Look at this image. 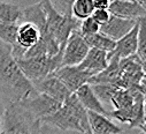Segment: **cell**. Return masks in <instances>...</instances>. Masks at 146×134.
Wrapping results in <instances>:
<instances>
[{
    "mask_svg": "<svg viewBox=\"0 0 146 134\" xmlns=\"http://www.w3.org/2000/svg\"><path fill=\"white\" fill-rule=\"evenodd\" d=\"M137 89H138L143 95L146 96V79H145V78L141 80V82H140V84L137 87Z\"/></svg>",
    "mask_w": 146,
    "mask_h": 134,
    "instance_id": "cell-30",
    "label": "cell"
},
{
    "mask_svg": "<svg viewBox=\"0 0 146 134\" xmlns=\"http://www.w3.org/2000/svg\"><path fill=\"white\" fill-rule=\"evenodd\" d=\"M40 134H81V133H76V132H64V131H60L55 127L45 125V124H40Z\"/></svg>",
    "mask_w": 146,
    "mask_h": 134,
    "instance_id": "cell-27",
    "label": "cell"
},
{
    "mask_svg": "<svg viewBox=\"0 0 146 134\" xmlns=\"http://www.w3.org/2000/svg\"><path fill=\"white\" fill-rule=\"evenodd\" d=\"M139 128L141 129V132H143L144 134H146V123H145V124H143V125H141Z\"/></svg>",
    "mask_w": 146,
    "mask_h": 134,
    "instance_id": "cell-34",
    "label": "cell"
},
{
    "mask_svg": "<svg viewBox=\"0 0 146 134\" xmlns=\"http://www.w3.org/2000/svg\"><path fill=\"white\" fill-rule=\"evenodd\" d=\"M138 3H139V5L146 11V0H140V1H138Z\"/></svg>",
    "mask_w": 146,
    "mask_h": 134,
    "instance_id": "cell-31",
    "label": "cell"
},
{
    "mask_svg": "<svg viewBox=\"0 0 146 134\" xmlns=\"http://www.w3.org/2000/svg\"><path fill=\"white\" fill-rule=\"evenodd\" d=\"M108 12L113 16L125 20H139L146 17V11L139 5L138 1H127V0H114L111 1Z\"/></svg>",
    "mask_w": 146,
    "mask_h": 134,
    "instance_id": "cell-12",
    "label": "cell"
},
{
    "mask_svg": "<svg viewBox=\"0 0 146 134\" xmlns=\"http://www.w3.org/2000/svg\"><path fill=\"white\" fill-rule=\"evenodd\" d=\"M144 118H145V123H146V96H145V102H144Z\"/></svg>",
    "mask_w": 146,
    "mask_h": 134,
    "instance_id": "cell-33",
    "label": "cell"
},
{
    "mask_svg": "<svg viewBox=\"0 0 146 134\" xmlns=\"http://www.w3.org/2000/svg\"><path fill=\"white\" fill-rule=\"evenodd\" d=\"M91 87H92L96 96L99 98V100L101 103L106 102V103H109V104H111V99H112L113 95L119 89L116 87L108 86V84H94V86H91Z\"/></svg>",
    "mask_w": 146,
    "mask_h": 134,
    "instance_id": "cell-24",
    "label": "cell"
},
{
    "mask_svg": "<svg viewBox=\"0 0 146 134\" xmlns=\"http://www.w3.org/2000/svg\"><path fill=\"white\" fill-rule=\"evenodd\" d=\"M89 51H90V48L86 44L85 38L81 35L78 30H75L69 36L64 45L61 67L78 66L85 59Z\"/></svg>",
    "mask_w": 146,
    "mask_h": 134,
    "instance_id": "cell-9",
    "label": "cell"
},
{
    "mask_svg": "<svg viewBox=\"0 0 146 134\" xmlns=\"http://www.w3.org/2000/svg\"><path fill=\"white\" fill-rule=\"evenodd\" d=\"M94 12L93 0H76L72 4L71 14L77 21H83L92 15Z\"/></svg>",
    "mask_w": 146,
    "mask_h": 134,
    "instance_id": "cell-21",
    "label": "cell"
},
{
    "mask_svg": "<svg viewBox=\"0 0 146 134\" xmlns=\"http://www.w3.org/2000/svg\"><path fill=\"white\" fill-rule=\"evenodd\" d=\"M63 51L59 52L54 57H31L16 60L19 68L27 78V80L32 84L44 78L54 74L59 68H61Z\"/></svg>",
    "mask_w": 146,
    "mask_h": 134,
    "instance_id": "cell-4",
    "label": "cell"
},
{
    "mask_svg": "<svg viewBox=\"0 0 146 134\" xmlns=\"http://www.w3.org/2000/svg\"><path fill=\"white\" fill-rule=\"evenodd\" d=\"M40 124H45L64 132L91 134L88 111L82 107L75 94H71L54 115L44 119Z\"/></svg>",
    "mask_w": 146,
    "mask_h": 134,
    "instance_id": "cell-2",
    "label": "cell"
},
{
    "mask_svg": "<svg viewBox=\"0 0 146 134\" xmlns=\"http://www.w3.org/2000/svg\"><path fill=\"white\" fill-rule=\"evenodd\" d=\"M143 62L135 54L128 58L120 59L119 61V78L116 88L119 89H136L144 79Z\"/></svg>",
    "mask_w": 146,
    "mask_h": 134,
    "instance_id": "cell-6",
    "label": "cell"
},
{
    "mask_svg": "<svg viewBox=\"0 0 146 134\" xmlns=\"http://www.w3.org/2000/svg\"><path fill=\"white\" fill-rule=\"evenodd\" d=\"M133 103L135 89H117L111 99V104L114 107V110L108 112V117L128 124L130 128L133 121Z\"/></svg>",
    "mask_w": 146,
    "mask_h": 134,
    "instance_id": "cell-8",
    "label": "cell"
},
{
    "mask_svg": "<svg viewBox=\"0 0 146 134\" xmlns=\"http://www.w3.org/2000/svg\"><path fill=\"white\" fill-rule=\"evenodd\" d=\"M32 86L37 92L47 95L60 103H63L71 95V92L67 89V87L59 80L55 74H51L40 81L35 82L32 83Z\"/></svg>",
    "mask_w": 146,
    "mask_h": 134,
    "instance_id": "cell-11",
    "label": "cell"
},
{
    "mask_svg": "<svg viewBox=\"0 0 146 134\" xmlns=\"http://www.w3.org/2000/svg\"><path fill=\"white\" fill-rule=\"evenodd\" d=\"M108 62H109V53L97 49H90L85 59L78 65V67L93 78L106 68L108 66Z\"/></svg>",
    "mask_w": 146,
    "mask_h": 134,
    "instance_id": "cell-14",
    "label": "cell"
},
{
    "mask_svg": "<svg viewBox=\"0 0 146 134\" xmlns=\"http://www.w3.org/2000/svg\"><path fill=\"white\" fill-rule=\"evenodd\" d=\"M13 57L12 46L0 41V95L6 108L36 94Z\"/></svg>",
    "mask_w": 146,
    "mask_h": 134,
    "instance_id": "cell-1",
    "label": "cell"
},
{
    "mask_svg": "<svg viewBox=\"0 0 146 134\" xmlns=\"http://www.w3.org/2000/svg\"><path fill=\"white\" fill-rule=\"evenodd\" d=\"M4 134H40V123L20 102L13 103L5 110Z\"/></svg>",
    "mask_w": 146,
    "mask_h": 134,
    "instance_id": "cell-5",
    "label": "cell"
},
{
    "mask_svg": "<svg viewBox=\"0 0 146 134\" xmlns=\"http://www.w3.org/2000/svg\"><path fill=\"white\" fill-rule=\"evenodd\" d=\"M75 96L77 97L82 107L88 112H94V113H99V115H104V116L108 117L109 111H107L105 109V107L99 100V98L96 96L91 84L88 83V84H84L83 87H81L75 92Z\"/></svg>",
    "mask_w": 146,
    "mask_h": 134,
    "instance_id": "cell-16",
    "label": "cell"
},
{
    "mask_svg": "<svg viewBox=\"0 0 146 134\" xmlns=\"http://www.w3.org/2000/svg\"><path fill=\"white\" fill-rule=\"evenodd\" d=\"M1 134H4V132H3V133H1Z\"/></svg>",
    "mask_w": 146,
    "mask_h": 134,
    "instance_id": "cell-35",
    "label": "cell"
},
{
    "mask_svg": "<svg viewBox=\"0 0 146 134\" xmlns=\"http://www.w3.org/2000/svg\"><path fill=\"white\" fill-rule=\"evenodd\" d=\"M19 24H3L0 23V41L14 46L16 44Z\"/></svg>",
    "mask_w": 146,
    "mask_h": 134,
    "instance_id": "cell-23",
    "label": "cell"
},
{
    "mask_svg": "<svg viewBox=\"0 0 146 134\" xmlns=\"http://www.w3.org/2000/svg\"><path fill=\"white\" fill-rule=\"evenodd\" d=\"M91 134H121L123 128L112 121V119L99 113L88 112Z\"/></svg>",
    "mask_w": 146,
    "mask_h": 134,
    "instance_id": "cell-17",
    "label": "cell"
},
{
    "mask_svg": "<svg viewBox=\"0 0 146 134\" xmlns=\"http://www.w3.org/2000/svg\"><path fill=\"white\" fill-rule=\"evenodd\" d=\"M136 56L141 62L146 61V17L138 20V43Z\"/></svg>",
    "mask_w": 146,
    "mask_h": 134,
    "instance_id": "cell-22",
    "label": "cell"
},
{
    "mask_svg": "<svg viewBox=\"0 0 146 134\" xmlns=\"http://www.w3.org/2000/svg\"><path fill=\"white\" fill-rule=\"evenodd\" d=\"M78 31L83 37H89V36H92L94 34H98L100 31V25L90 16L80 23Z\"/></svg>",
    "mask_w": 146,
    "mask_h": 134,
    "instance_id": "cell-25",
    "label": "cell"
},
{
    "mask_svg": "<svg viewBox=\"0 0 146 134\" xmlns=\"http://www.w3.org/2000/svg\"><path fill=\"white\" fill-rule=\"evenodd\" d=\"M141 66H143V72H144V78L146 79V61H144Z\"/></svg>",
    "mask_w": 146,
    "mask_h": 134,
    "instance_id": "cell-32",
    "label": "cell"
},
{
    "mask_svg": "<svg viewBox=\"0 0 146 134\" xmlns=\"http://www.w3.org/2000/svg\"><path fill=\"white\" fill-rule=\"evenodd\" d=\"M5 110L6 105L4 103V99L0 95V134L4 132V117H5Z\"/></svg>",
    "mask_w": 146,
    "mask_h": 134,
    "instance_id": "cell-28",
    "label": "cell"
},
{
    "mask_svg": "<svg viewBox=\"0 0 146 134\" xmlns=\"http://www.w3.org/2000/svg\"><path fill=\"white\" fill-rule=\"evenodd\" d=\"M40 40V32L37 27L30 22H21L17 28L16 44L14 46L21 49L24 54L25 52L33 48Z\"/></svg>",
    "mask_w": 146,
    "mask_h": 134,
    "instance_id": "cell-15",
    "label": "cell"
},
{
    "mask_svg": "<svg viewBox=\"0 0 146 134\" xmlns=\"http://www.w3.org/2000/svg\"><path fill=\"white\" fill-rule=\"evenodd\" d=\"M22 19V7L0 1V23L3 24H19Z\"/></svg>",
    "mask_w": 146,
    "mask_h": 134,
    "instance_id": "cell-19",
    "label": "cell"
},
{
    "mask_svg": "<svg viewBox=\"0 0 146 134\" xmlns=\"http://www.w3.org/2000/svg\"><path fill=\"white\" fill-rule=\"evenodd\" d=\"M111 1L107 0H93V6L94 9H108Z\"/></svg>",
    "mask_w": 146,
    "mask_h": 134,
    "instance_id": "cell-29",
    "label": "cell"
},
{
    "mask_svg": "<svg viewBox=\"0 0 146 134\" xmlns=\"http://www.w3.org/2000/svg\"><path fill=\"white\" fill-rule=\"evenodd\" d=\"M54 74L59 78V80L67 87V89L71 94H75L81 87L88 84L92 78L89 73L81 70L78 66L61 67Z\"/></svg>",
    "mask_w": 146,
    "mask_h": 134,
    "instance_id": "cell-10",
    "label": "cell"
},
{
    "mask_svg": "<svg viewBox=\"0 0 146 134\" xmlns=\"http://www.w3.org/2000/svg\"><path fill=\"white\" fill-rule=\"evenodd\" d=\"M91 17L101 27L108 22L109 17H111V13L108 12V9H94Z\"/></svg>",
    "mask_w": 146,
    "mask_h": 134,
    "instance_id": "cell-26",
    "label": "cell"
},
{
    "mask_svg": "<svg viewBox=\"0 0 146 134\" xmlns=\"http://www.w3.org/2000/svg\"><path fill=\"white\" fill-rule=\"evenodd\" d=\"M20 103L39 123L54 115L62 105V103L58 102L54 98L40 92H36L29 96L28 98L21 100Z\"/></svg>",
    "mask_w": 146,
    "mask_h": 134,
    "instance_id": "cell-7",
    "label": "cell"
},
{
    "mask_svg": "<svg viewBox=\"0 0 146 134\" xmlns=\"http://www.w3.org/2000/svg\"><path fill=\"white\" fill-rule=\"evenodd\" d=\"M42 4L46 15L48 34L61 49H64L69 36L75 30H78L80 21H77L72 15H62L58 13L50 0L42 1Z\"/></svg>",
    "mask_w": 146,
    "mask_h": 134,
    "instance_id": "cell-3",
    "label": "cell"
},
{
    "mask_svg": "<svg viewBox=\"0 0 146 134\" xmlns=\"http://www.w3.org/2000/svg\"><path fill=\"white\" fill-rule=\"evenodd\" d=\"M137 43H138V21L136 25L124 37L115 42V49L111 54L120 59L135 56L137 52Z\"/></svg>",
    "mask_w": 146,
    "mask_h": 134,
    "instance_id": "cell-18",
    "label": "cell"
},
{
    "mask_svg": "<svg viewBox=\"0 0 146 134\" xmlns=\"http://www.w3.org/2000/svg\"><path fill=\"white\" fill-rule=\"evenodd\" d=\"M138 21V20H137ZM137 21L135 20H125L117 16L111 15L108 22L100 27V32L104 34L108 38L117 42L122 37H124L136 25Z\"/></svg>",
    "mask_w": 146,
    "mask_h": 134,
    "instance_id": "cell-13",
    "label": "cell"
},
{
    "mask_svg": "<svg viewBox=\"0 0 146 134\" xmlns=\"http://www.w3.org/2000/svg\"><path fill=\"white\" fill-rule=\"evenodd\" d=\"M84 38L90 49H97L107 53H112L115 49V42L111 38H108L107 36H105L100 31L92 36L84 37Z\"/></svg>",
    "mask_w": 146,
    "mask_h": 134,
    "instance_id": "cell-20",
    "label": "cell"
}]
</instances>
